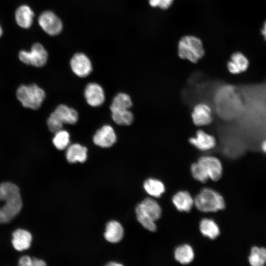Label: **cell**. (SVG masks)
Masks as SVG:
<instances>
[{
	"instance_id": "6da1fadb",
	"label": "cell",
	"mask_w": 266,
	"mask_h": 266,
	"mask_svg": "<svg viewBox=\"0 0 266 266\" xmlns=\"http://www.w3.org/2000/svg\"><path fill=\"white\" fill-rule=\"evenodd\" d=\"M0 201H5V204L0 208V224L8 223L19 213L22 207L18 187L9 182L0 184Z\"/></svg>"
},
{
	"instance_id": "7a4b0ae2",
	"label": "cell",
	"mask_w": 266,
	"mask_h": 266,
	"mask_svg": "<svg viewBox=\"0 0 266 266\" xmlns=\"http://www.w3.org/2000/svg\"><path fill=\"white\" fill-rule=\"evenodd\" d=\"M205 51L201 40L193 35H185L178 43V55L182 59L197 63L204 55Z\"/></svg>"
},
{
	"instance_id": "3957f363",
	"label": "cell",
	"mask_w": 266,
	"mask_h": 266,
	"mask_svg": "<svg viewBox=\"0 0 266 266\" xmlns=\"http://www.w3.org/2000/svg\"><path fill=\"white\" fill-rule=\"evenodd\" d=\"M194 204L198 210L204 212H217L225 207L223 197L210 188L202 189L195 198Z\"/></svg>"
},
{
	"instance_id": "277c9868",
	"label": "cell",
	"mask_w": 266,
	"mask_h": 266,
	"mask_svg": "<svg viewBox=\"0 0 266 266\" xmlns=\"http://www.w3.org/2000/svg\"><path fill=\"white\" fill-rule=\"evenodd\" d=\"M16 96L23 106L36 110L41 106L46 95L43 89L35 84H32L19 86Z\"/></svg>"
},
{
	"instance_id": "5b68a950",
	"label": "cell",
	"mask_w": 266,
	"mask_h": 266,
	"mask_svg": "<svg viewBox=\"0 0 266 266\" xmlns=\"http://www.w3.org/2000/svg\"><path fill=\"white\" fill-rule=\"evenodd\" d=\"M18 57L22 62L27 65L39 67L46 64L48 53L41 44L37 42L32 45L30 51H20Z\"/></svg>"
},
{
	"instance_id": "8992f818",
	"label": "cell",
	"mask_w": 266,
	"mask_h": 266,
	"mask_svg": "<svg viewBox=\"0 0 266 266\" xmlns=\"http://www.w3.org/2000/svg\"><path fill=\"white\" fill-rule=\"evenodd\" d=\"M38 23L41 29L48 34L55 36L63 30V25L60 18L51 11L42 12L38 17Z\"/></svg>"
},
{
	"instance_id": "52a82bcc",
	"label": "cell",
	"mask_w": 266,
	"mask_h": 266,
	"mask_svg": "<svg viewBox=\"0 0 266 266\" xmlns=\"http://www.w3.org/2000/svg\"><path fill=\"white\" fill-rule=\"evenodd\" d=\"M197 163L212 180L217 181L222 176L223 166L220 161L216 157L202 156L198 159Z\"/></svg>"
},
{
	"instance_id": "ba28073f",
	"label": "cell",
	"mask_w": 266,
	"mask_h": 266,
	"mask_svg": "<svg viewBox=\"0 0 266 266\" xmlns=\"http://www.w3.org/2000/svg\"><path fill=\"white\" fill-rule=\"evenodd\" d=\"M70 66L73 73L80 77H87L93 69L90 59L83 53L75 54L70 60Z\"/></svg>"
},
{
	"instance_id": "9c48e42d",
	"label": "cell",
	"mask_w": 266,
	"mask_h": 266,
	"mask_svg": "<svg viewBox=\"0 0 266 266\" xmlns=\"http://www.w3.org/2000/svg\"><path fill=\"white\" fill-rule=\"evenodd\" d=\"M117 137L113 128L105 125L97 130L93 137L96 145L102 148H109L116 142Z\"/></svg>"
},
{
	"instance_id": "30bf717a",
	"label": "cell",
	"mask_w": 266,
	"mask_h": 266,
	"mask_svg": "<svg viewBox=\"0 0 266 266\" xmlns=\"http://www.w3.org/2000/svg\"><path fill=\"white\" fill-rule=\"evenodd\" d=\"M84 97L87 103L93 107H98L105 101V95L102 87L96 83H89L86 86Z\"/></svg>"
},
{
	"instance_id": "8fae6325",
	"label": "cell",
	"mask_w": 266,
	"mask_h": 266,
	"mask_svg": "<svg viewBox=\"0 0 266 266\" xmlns=\"http://www.w3.org/2000/svg\"><path fill=\"white\" fill-rule=\"evenodd\" d=\"M191 117L194 124L197 126L208 125L213 121L211 108L206 103H198L194 106Z\"/></svg>"
},
{
	"instance_id": "7c38bea8",
	"label": "cell",
	"mask_w": 266,
	"mask_h": 266,
	"mask_svg": "<svg viewBox=\"0 0 266 266\" xmlns=\"http://www.w3.org/2000/svg\"><path fill=\"white\" fill-rule=\"evenodd\" d=\"M189 143L200 151H208L214 148L216 145L214 136L206 132L199 130L194 136L189 139Z\"/></svg>"
},
{
	"instance_id": "4fadbf2b",
	"label": "cell",
	"mask_w": 266,
	"mask_h": 266,
	"mask_svg": "<svg viewBox=\"0 0 266 266\" xmlns=\"http://www.w3.org/2000/svg\"><path fill=\"white\" fill-rule=\"evenodd\" d=\"M135 211L140 212L156 221L162 214V209L158 203L153 199L146 198L139 203Z\"/></svg>"
},
{
	"instance_id": "5bb4252c",
	"label": "cell",
	"mask_w": 266,
	"mask_h": 266,
	"mask_svg": "<svg viewBox=\"0 0 266 266\" xmlns=\"http://www.w3.org/2000/svg\"><path fill=\"white\" fill-rule=\"evenodd\" d=\"M34 13L28 5L19 6L15 11V18L17 24L23 29L30 28L33 23Z\"/></svg>"
},
{
	"instance_id": "9a60e30c",
	"label": "cell",
	"mask_w": 266,
	"mask_h": 266,
	"mask_svg": "<svg viewBox=\"0 0 266 266\" xmlns=\"http://www.w3.org/2000/svg\"><path fill=\"white\" fill-rule=\"evenodd\" d=\"M53 113L63 124L73 125L78 120L77 111L65 104L58 105Z\"/></svg>"
},
{
	"instance_id": "2e32d148",
	"label": "cell",
	"mask_w": 266,
	"mask_h": 266,
	"mask_svg": "<svg viewBox=\"0 0 266 266\" xmlns=\"http://www.w3.org/2000/svg\"><path fill=\"white\" fill-rule=\"evenodd\" d=\"M248 59L240 52L233 54L230 60L227 63L229 72L235 74L245 71L248 68Z\"/></svg>"
},
{
	"instance_id": "e0dca14e",
	"label": "cell",
	"mask_w": 266,
	"mask_h": 266,
	"mask_svg": "<svg viewBox=\"0 0 266 266\" xmlns=\"http://www.w3.org/2000/svg\"><path fill=\"white\" fill-rule=\"evenodd\" d=\"M12 236L13 246L17 251L25 250L30 247L32 236L28 231L21 229H17L13 233Z\"/></svg>"
},
{
	"instance_id": "ac0fdd59",
	"label": "cell",
	"mask_w": 266,
	"mask_h": 266,
	"mask_svg": "<svg viewBox=\"0 0 266 266\" xmlns=\"http://www.w3.org/2000/svg\"><path fill=\"white\" fill-rule=\"evenodd\" d=\"M66 157L70 163H83L87 158V148L79 143H74L67 147Z\"/></svg>"
},
{
	"instance_id": "d6986e66",
	"label": "cell",
	"mask_w": 266,
	"mask_h": 266,
	"mask_svg": "<svg viewBox=\"0 0 266 266\" xmlns=\"http://www.w3.org/2000/svg\"><path fill=\"white\" fill-rule=\"evenodd\" d=\"M176 208L180 211L189 212L194 204V200L189 192L181 191L175 194L172 199Z\"/></svg>"
},
{
	"instance_id": "ffe728a7",
	"label": "cell",
	"mask_w": 266,
	"mask_h": 266,
	"mask_svg": "<svg viewBox=\"0 0 266 266\" xmlns=\"http://www.w3.org/2000/svg\"><path fill=\"white\" fill-rule=\"evenodd\" d=\"M123 235L124 229L120 223L111 221L107 224L104 233L106 240L111 243L118 242L122 239Z\"/></svg>"
},
{
	"instance_id": "44dd1931",
	"label": "cell",
	"mask_w": 266,
	"mask_h": 266,
	"mask_svg": "<svg viewBox=\"0 0 266 266\" xmlns=\"http://www.w3.org/2000/svg\"><path fill=\"white\" fill-rule=\"evenodd\" d=\"M249 264L252 266H264L266 265V248L253 246L248 257Z\"/></svg>"
},
{
	"instance_id": "7402d4cb",
	"label": "cell",
	"mask_w": 266,
	"mask_h": 266,
	"mask_svg": "<svg viewBox=\"0 0 266 266\" xmlns=\"http://www.w3.org/2000/svg\"><path fill=\"white\" fill-rule=\"evenodd\" d=\"M200 231L204 236L213 239L220 234V229L217 224L212 219L204 218L200 223Z\"/></svg>"
},
{
	"instance_id": "603a6c76",
	"label": "cell",
	"mask_w": 266,
	"mask_h": 266,
	"mask_svg": "<svg viewBox=\"0 0 266 266\" xmlns=\"http://www.w3.org/2000/svg\"><path fill=\"white\" fill-rule=\"evenodd\" d=\"M174 255L178 262L184 265L192 262L194 258L193 249L188 244L178 246L175 249Z\"/></svg>"
},
{
	"instance_id": "cb8c5ba5",
	"label": "cell",
	"mask_w": 266,
	"mask_h": 266,
	"mask_svg": "<svg viewBox=\"0 0 266 266\" xmlns=\"http://www.w3.org/2000/svg\"><path fill=\"white\" fill-rule=\"evenodd\" d=\"M145 191L149 195L156 197H160L165 191V186L160 180L155 178H149L143 183Z\"/></svg>"
},
{
	"instance_id": "d4e9b609",
	"label": "cell",
	"mask_w": 266,
	"mask_h": 266,
	"mask_svg": "<svg viewBox=\"0 0 266 266\" xmlns=\"http://www.w3.org/2000/svg\"><path fill=\"white\" fill-rule=\"evenodd\" d=\"M133 105L130 96L124 93L117 94L113 98L110 106L111 111L130 109Z\"/></svg>"
},
{
	"instance_id": "484cf974",
	"label": "cell",
	"mask_w": 266,
	"mask_h": 266,
	"mask_svg": "<svg viewBox=\"0 0 266 266\" xmlns=\"http://www.w3.org/2000/svg\"><path fill=\"white\" fill-rule=\"evenodd\" d=\"M111 117L116 124L121 126H129L134 120L133 115L129 109L111 111Z\"/></svg>"
},
{
	"instance_id": "4316f807",
	"label": "cell",
	"mask_w": 266,
	"mask_h": 266,
	"mask_svg": "<svg viewBox=\"0 0 266 266\" xmlns=\"http://www.w3.org/2000/svg\"><path fill=\"white\" fill-rule=\"evenodd\" d=\"M54 146L59 150L66 148L70 143V135L66 130H61L55 133L52 139Z\"/></svg>"
},
{
	"instance_id": "83f0119b",
	"label": "cell",
	"mask_w": 266,
	"mask_h": 266,
	"mask_svg": "<svg viewBox=\"0 0 266 266\" xmlns=\"http://www.w3.org/2000/svg\"><path fill=\"white\" fill-rule=\"evenodd\" d=\"M137 219L138 222L147 230L155 232L157 230L155 221L142 213L135 211Z\"/></svg>"
},
{
	"instance_id": "f1b7e54d",
	"label": "cell",
	"mask_w": 266,
	"mask_h": 266,
	"mask_svg": "<svg viewBox=\"0 0 266 266\" xmlns=\"http://www.w3.org/2000/svg\"><path fill=\"white\" fill-rule=\"evenodd\" d=\"M191 172L193 177L200 182L205 183L209 179L208 175L197 162L191 165Z\"/></svg>"
},
{
	"instance_id": "f546056e",
	"label": "cell",
	"mask_w": 266,
	"mask_h": 266,
	"mask_svg": "<svg viewBox=\"0 0 266 266\" xmlns=\"http://www.w3.org/2000/svg\"><path fill=\"white\" fill-rule=\"evenodd\" d=\"M47 123L49 131L54 133L62 130L64 125L53 112L47 119Z\"/></svg>"
},
{
	"instance_id": "4dcf8cb0",
	"label": "cell",
	"mask_w": 266,
	"mask_h": 266,
	"mask_svg": "<svg viewBox=\"0 0 266 266\" xmlns=\"http://www.w3.org/2000/svg\"><path fill=\"white\" fill-rule=\"evenodd\" d=\"M173 2V0H149L150 5L153 7H158L162 9L169 8Z\"/></svg>"
},
{
	"instance_id": "1f68e13d",
	"label": "cell",
	"mask_w": 266,
	"mask_h": 266,
	"mask_svg": "<svg viewBox=\"0 0 266 266\" xmlns=\"http://www.w3.org/2000/svg\"><path fill=\"white\" fill-rule=\"evenodd\" d=\"M18 265L20 266H32V258L28 256H24L20 258Z\"/></svg>"
},
{
	"instance_id": "d6a6232c",
	"label": "cell",
	"mask_w": 266,
	"mask_h": 266,
	"mask_svg": "<svg viewBox=\"0 0 266 266\" xmlns=\"http://www.w3.org/2000/svg\"><path fill=\"white\" fill-rule=\"evenodd\" d=\"M46 264L44 261L36 258H32V266H44Z\"/></svg>"
},
{
	"instance_id": "836d02e7",
	"label": "cell",
	"mask_w": 266,
	"mask_h": 266,
	"mask_svg": "<svg viewBox=\"0 0 266 266\" xmlns=\"http://www.w3.org/2000/svg\"><path fill=\"white\" fill-rule=\"evenodd\" d=\"M262 34L264 35L266 41V21L265 22L264 26L261 31Z\"/></svg>"
},
{
	"instance_id": "e575fe53",
	"label": "cell",
	"mask_w": 266,
	"mask_h": 266,
	"mask_svg": "<svg viewBox=\"0 0 266 266\" xmlns=\"http://www.w3.org/2000/svg\"><path fill=\"white\" fill-rule=\"evenodd\" d=\"M261 148L263 151L266 154V139L262 142L261 144Z\"/></svg>"
},
{
	"instance_id": "d590c367",
	"label": "cell",
	"mask_w": 266,
	"mask_h": 266,
	"mask_svg": "<svg viewBox=\"0 0 266 266\" xmlns=\"http://www.w3.org/2000/svg\"><path fill=\"white\" fill-rule=\"evenodd\" d=\"M107 266H121L122 265L121 264L117 263L116 262H109L108 264H106Z\"/></svg>"
},
{
	"instance_id": "8d00e7d4",
	"label": "cell",
	"mask_w": 266,
	"mask_h": 266,
	"mask_svg": "<svg viewBox=\"0 0 266 266\" xmlns=\"http://www.w3.org/2000/svg\"><path fill=\"white\" fill-rule=\"evenodd\" d=\"M2 33H3L2 29L1 26V25L0 24V37H1V36L2 35Z\"/></svg>"
}]
</instances>
